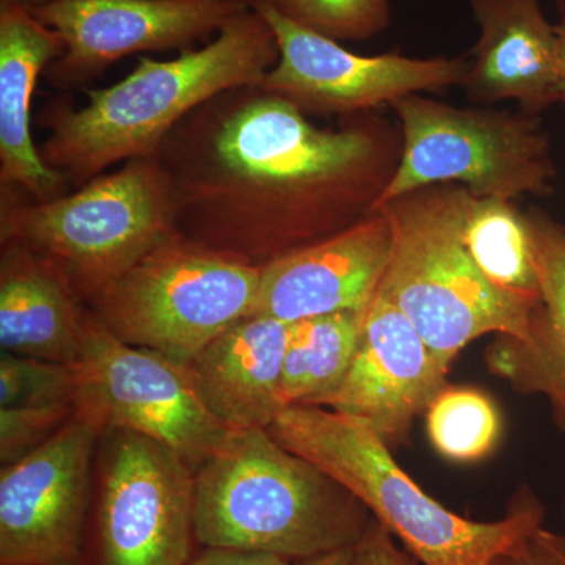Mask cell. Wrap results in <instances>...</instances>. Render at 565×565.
Here are the masks:
<instances>
[{"label":"cell","instance_id":"cell-1","mask_svg":"<svg viewBox=\"0 0 565 565\" xmlns=\"http://www.w3.org/2000/svg\"><path fill=\"white\" fill-rule=\"evenodd\" d=\"M375 143L364 129L316 128L262 85L218 93L163 140L177 232L252 266L348 228L364 215Z\"/></svg>","mask_w":565,"mask_h":565},{"label":"cell","instance_id":"cell-2","mask_svg":"<svg viewBox=\"0 0 565 565\" xmlns=\"http://www.w3.org/2000/svg\"><path fill=\"white\" fill-rule=\"evenodd\" d=\"M278 57L273 28L250 7L202 50H185L172 61L141 57L125 79L87 90L81 109L68 99L47 104L36 117L50 131L41 158L76 188L114 163L156 158L191 111L218 93L262 84Z\"/></svg>","mask_w":565,"mask_h":565},{"label":"cell","instance_id":"cell-3","mask_svg":"<svg viewBox=\"0 0 565 565\" xmlns=\"http://www.w3.org/2000/svg\"><path fill=\"white\" fill-rule=\"evenodd\" d=\"M371 522L359 498L267 429L230 430L193 473V525L203 548L296 564L352 548Z\"/></svg>","mask_w":565,"mask_h":565},{"label":"cell","instance_id":"cell-4","mask_svg":"<svg viewBox=\"0 0 565 565\" xmlns=\"http://www.w3.org/2000/svg\"><path fill=\"white\" fill-rule=\"evenodd\" d=\"M267 430L359 498L423 565H484L544 527V505L530 490L494 522L449 511L405 473L367 424L340 412L291 405Z\"/></svg>","mask_w":565,"mask_h":565},{"label":"cell","instance_id":"cell-5","mask_svg":"<svg viewBox=\"0 0 565 565\" xmlns=\"http://www.w3.org/2000/svg\"><path fill=\"white\" fill-rule=\"evenodd\" d=\"M471 192L463 185H427L382 204L392 228V255L379 286L449 371L465 345L484 334L525 340L535 305L494 288L463 243Z\"/></svg>","mask_w":565,"mask_h":565},{"label":"cell","instance_id":"cell-6","mask_svg":"<svg viewBox=\"0 0 565 565\" xmlns=\"http://www.w3.org/2000/svg\"><path fill=\"white\" fill-rule=\"evenodd\" d=\"M169 178L156 158L99 174L50 202H18L2 188L0 243L57 264L85 303L177 232Z\"/></svg>","mask_w":565,"mask_h":565},{"label":"cell","instance_id":"cell-7","mask_svg":"<svg viewBox=\"0 0 565 565\" xmlns=\"http://www.w3.org/2000/svg\"><path fill=\"white\" fill-rule=\"evenodd\" d=\"M263 267L174 233L88 300L125 343L185 364L255 311Z\"/></svg>","mask_w":565,"mask_h":565},{"label":"cell","instance_id":"cell-8","mask_svg":"<svg viewBox=\"0 0 565 565\" xmlns=\"http://www.w3.org/2000/svg\"><path fill=\"white\" fill-rule=\"evenodd\" d=\"M392 106L403 122V158L371 211L445 182H460L478 199L509 202L552 188L556 170L550 137L534 115L459 109L418 93Z\"/></svg>","mask_w":565,"mask_h":565},{"label":"cell","instance_id":"cell-9","mask_svg":"<svg viewBox=\"0 0 565 565\" xmlns=\"http://www.w3.org/2000/svg\"><path fill=\"white\" fill-rule=\"evenodd\" d=\"M84 565H185L192 559L193 470L143 435L107 429Z\"/></svg>","mask_w":565,"mask_h":565},{"label":"cell","instance_id":"cell-10","mask_svg":"<svg viewBox=\"0 0 565 565\" xmlns=\"http://www.w3.org/2000/svg\"><path fill=\"white\" fill-rule=\"evenodd\" d=\"M71 366L77 412L103 430H131L166 445L193 473L230 433L207 411L185 364L125 343L93 313Z\"/></svg>","mask_w":565,"mask_h":565},{"label":"cell","instance_id":"cell-11","mask_svg":"<svg viewBox=\"0 0 565 565\" xmlns=\"http://www.w3.org/2000/svg\"><path fill=\"white\" fill-rule=\"evenodd\" d=\"M103 433L76 411L50 441L2 467L0 565L85 564Z\"/></svg>","mask_w":565,"mask_h":565},{"label":"cell","instance_id":"cell-12","mask_svg":"<svg viewBox=\"0 0 565 565\" xmlns=\"http://www.w3.org/2000/svg\"><path fill=\"white\" fill-rule=\"evenodd\" d=\"M277 39V65L262 82L266 90L303 111L352 114L419 92L462 85L470 63L462 58H408L397 54H353L338 41L297 24L269 0H247Z\"/></svg>","mask_w":565,"mask_h":565},{"label":"cell","instance_id":"cell-13","mask_svg":"<svg viewBox=\"0 0 565 565\" xmlns=\"http://www.w3.org/2000/svg\"><path fill=\"white\" fill-rule=\"evenodd\" d=\"M247 10L244 0H51L31 11L65 43L50 79L71 88L128 55L188 50Z\"/></svg>","mask_w":565,"mask_h":565},{"label":"cell","instance_id":"cell-14","mask_svg":"<svg viewBox=\"0 0 565 565\" xmlns=\"http://www.w3.org/2000/svg\"><path fill=\"white\" fill-rule=\"evenodd\" d=\"M448 373L403 311L375 294L351 367L315 405L360 419L386 445H397L449 385Z\"/></svg>","mask_w":565,"mask_h":565},{"label":"cell","instance_id":"cell-15","mask_svg":"<svg viewBox=\"0 0 565 565\" xmlns=\"http://www.w3.org/2000/svg\"><path fill=\"white\" fill-rule=\"evenodd\" d=\"M392 228L371 212L341 232L263 267L253 315L296 322L364 310L373 302L392 255Z\"/></svg>","mask_w":565,"mask_h":565},{"label":"cell","instance_id":"cell-16","mask_svg":"<svg viewBox=\"0 0 565 565\" xmlns=\"http://www.w3.org/2000/svg\"><path fill=\"white\" fill-rule=\"evenodd\" d=\"M481 36L462 87L479 103L514 99L537 117L559 103L557 35L541 0H470Z\"/></svg>","mask_w":565,"mask_h":565},{"label":"cell","instance_id":"cell-17","mask_svg":"<svg viewBox=\"0 0 565 565\" xmlns=\"http://www.w3.org/2000/svg\"><path fill=\"white\" fill-rule=\"evenodd\" d=\"M57 32L22 7L0 6V184L35 202L65 195L70 182L41 158L32 139V98L41 71L61 58Z\"/></svg>","mask_w":565,"mask_h":565},{"label":"cell","instance_id":"cell-18","mask_svg":"<svg viewBox=\"0 0 565 565\" xmlns=\"http://www.w3.org/2000/svg\"><path fill=\"white\" fill-rule=\"evenodd\" d=\"M288 334V322L250 315L188 364L204 405L226 429H269L285 411L281 375Z\"/></svg>","mask_w":565,"mask_h":565},{"label":"cell","instance_id":"cell-19","mask_svg":"<svg viewBox=\"0 0 565 565\" xmlns=\"http://www.w3.org/2000/svg\"><path fill=\"white\" fill-rule=\"evenodd\" d=\"M525 217L541 299L525 340L497 334L484 360L516 393L544 396L565 433V225L537 207Z\"/></svg>","mask_w":565,"mask_h":565},{"label":"cell","instance_id":"cell-20","mask_svg":"<svg viewBox=\"0 0 565 565\" xmlns=\"http://www.w3.org/2000/svg\"><path fill=\"white\" fill-rule=\"evenodd\" d=\"M0 244L2 352L73 364L90 308L57 264L14 241Z\"/></svg>","mask_w":565,"mask_h":565},{"label":"cell","instance_id":"cell-21","mask_svg":"<svg viewBox=\"0 0 565 565\" xmlns=\"http://www.w3.org/2000/svg\"><path fill=\"white\" fill-rule=\"evenodd\" d=\"M366 310L313 316L289 323L281 375L286 408L315 405L341 384L359 348Z\"/></svg>","mask_w":565,"mask_h":565},{"label":"cell","instance_id":"cell-22","mask_svg":"<svg viewBox=\"0 0 565 565\" xmlns=\"http://www.w3.org/2000/svg\"><path fill=\"white\" fill-rule=\"evenodd\" d=\"M463 243L494 288L537 305V273L525 212L501 199L470 196L463 217Z\"/></svg>","mask_w":565,"mask_h":565},{"label":"cell","instance_id":"cell-23","mask_svg":"<svg viewBox=\"0 0 565 565\" xmlns=\"http://www.w3.org/2000/svg\"><path fill=\"white\" fill-rule=\"evenodd\" d=\"M426 422L435 451L452 462H478L500 440V414L492 401L475 388L445 386L427 408Z\"/></svg>","mask_w":565,"mask_h":565},{"label":"cell","instance_id":"cell-24","mask_svg":"<svg viewBox=\"0 0 565 565\" xmlns=\"http://www.w3.org/2000/svg\"><path fill=\"white\" fill-rule=\"evenodd\" d=\"M289 20L323 36L367 40L390 22V0H269Z\"/></svg>","mask_w":565,"mask_h":565},{"label":"cell","instance_id":"cell-25","mask_svg":"<svg viewBox=\"0 0 565 565\" xmlns=\"http://www.w3.org/2000/svg\"><path fill=\"white\" fill-rule=\"evenodd\" d=\"M77 384L71 364L0 355V408L76 405Z\"/></svg>","mask_w":565,"mask_h":565},{"label":"cell","instance_id":"cell-26","mask_svg":"<svg viewBox=\"0 0 565 565\" xmlns=\"http://www.w3.org/2000/svg\"><path fill=\"white\" fill-rule=\"evenodd\" d=\"M76 412L74 404L0 408V463L24 459L50 441Z\"/></svg>","mask_w":565,"mask_h":565},{"label":"cell","instance_id":"cell-27","mask_svg":"<svg viewBox=\"0 0 565 565\" xmlns=\"http://www.w3.org/2000/svg\"><path fill=\"white\" fill-rule=\"evenodd\" d=\"M484 565H565V534L541 527L522 544Z\"/></svg>","mask_w":565,"mask_h":565},{"label":"cell","instance_id":"cell-28","mask_svg":"<svg viewBox=\"0 0 565 565\" xmlns=\"http://www.w3.org/2000/svg\"><path fill=\"white\" fill-rule=\"evenodd\" d=\"M349 565H423L405 548H399L394 537L377 520L373 519L362 539L352 546Z\"/></svg>","mask_w":565,"mask_h":565},{"label":"cell","instance_id":"cell-29","mask_svg":"<svg viewBox=\"0 0 565 565\" xmlns=\"http://www.w3.org/2000/svg\"><path fill=\"white\" fill-rule=\"evenodd\" d=\"M185 565H294L291 561L262 553L234 552V550L203 548Z\"/></svg>","mask_w":565,"mask_h":565},{"label":"cell","instance_id":"cell-30","mask_svg":"<svg viewBox=\"0 0 565 565\" xmlns=\"http://www.w3.org/2000/svg\"><path fill=\"white\" fill-rule=\"evenodd\" d=\"M557 85H559V103H565V0H557Z\"/></svg>","mask_w":565,"mask_h":565},{"label":"cell","instance_id":"cell-31","mask_svg":"<svg viewBox=\"0 0 565 565\" xmlns=\"http://www.w3.org/2000/svg\"><path fill=\"white\" fill-rule=\"evenodd\" d=\"M352 548L338 550V552L327 553V555L313 557V559L302 561L294 565H349L351 564Z\"/></svg>","mask_w":565,"mask_h":565},{"label":"cell","instance_id":"cell-32","mask_svg":"<svg viewBox=\"0 0 565 565\" xmlns=\"http://www.w3.org/2000/svg\"><path fill=\"white\" fill-rule=\"evenodd\" d=\"M47 2H51V0H0V6L22 7V9L33 10Z\"/></svg>","mask_w":565,"mask_h":565},{"label":"cell","instance_id":"cell-33","mask_svg":"<svg viewBox=\"0 0 565 565\" xmlns=\"http://www.w3.org/2000/svg\"><path fill=\"white\" fill-rule=\"evenodd\" d=\"M564 516H565V504H564Z\"/></svg>","mask_w":565,"mask_h":565},{"label":"cell","instance_id":"cell-34","mask_svg":"<svg viewBox=\"0 0 565 565\" xmlns=\"http://www.w3.org/2000/svg\"><path fill=\"white\" fill-rule=\"evenodd\" d=\"M244 2H247V0H244Z\"/></svg>","mask_w":565,"mask_h":565}]
</instances>
